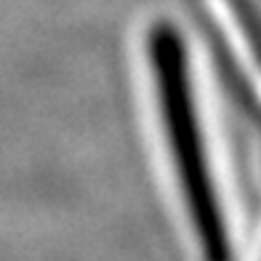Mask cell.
<instances>
[{"label": "cell", "mask_w": 261, "mask_h": 261, "mask_svg": "<svg viewBox=\"0 0 261 261\" xmlns=\"http://www.w3.org/2000/svg\"><path fill=\"white\" fill-rule=\"evenodd\" d=\"M149 62L155 69L165 136L179 168L181 192L187 200L195 232L203 243L208 261H232L229 232L221 213V203L213 187L208 152L200 130V115L192 96L187 48L181 35L168 24H158L149 35Z\"/></svg>", "instance_id": "cell-1"}]
</instances>
